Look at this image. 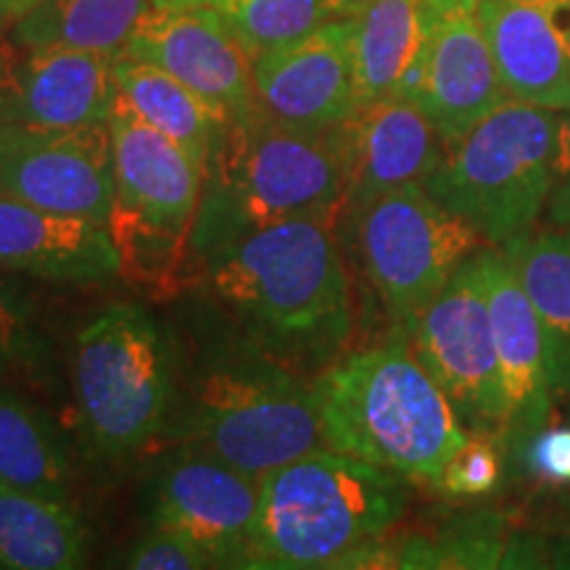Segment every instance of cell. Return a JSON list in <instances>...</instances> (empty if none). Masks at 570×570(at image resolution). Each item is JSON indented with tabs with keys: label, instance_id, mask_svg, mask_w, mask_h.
<instances>
[{
	"label": "cell",
	"instance_id": "f546056e",
	"mask_svg": "<svg viewBox=\"0 0 570 570\" xmlns=\"http://www.w3.org/2000/svg\"><path fill=\"white\" fill-rule=\"evenodd\" d=\"M504 446L489 436H470L446 462L439 489L449 497H487L499 487L504 470Z\"/></svg>",
	"mask_w": 570,
	"mask_h": 570
},
{
	"label": "cell",
	"instance_id": "8992f818",
	"mask_svg": "<svg viewBox=\"0 0 570 570\" xmlns=\"http://www.w3.org/2000/svg\"><path fill=\"white\" fill-rule=\"evenodd\" d=\"M71 386L90 444L109 460L140 454L173 412V352L140 304H111L75 341Z\"/></svg>",
	"mask_w": 570,
	"mask_h": 570
},
{
	"label": "cell",
	"instance_id": "e0dca14e",
	"mask_svg": "<svg viewBox=\"0 0 570 570\" xmlns=\"http://www.w3.org/2000/svg\"><path fill=\"white\" fill-rule=\"evenodd\" d=\"M333 132L344 164L348 217L391 190L423 185L444 151L436 127L410 98H381L356 106Z\"/></svg>",
	"mask_w": 570,
	"mask_h": 570
},
{
	"label": "cell",
	"instance_id": "9a60e30c",
	"mask_svg": "<svg viewBox=\"0 0 570 570\" xmlns=\"http://www.w3.org/2000/svg\"><path fill=\"white\" fill-rule=\"evenodd\" d=\"M148 61L225 106L233 117L252 111L254 56L214 9H156L151 6L135 24L122 53Z\"/></svg>",
	"mask_w": 570,
	"mask_h": 570
},
{
	"label": "cell",
	"instance_id": "4316f807",
	"mask_svg": "<svg viewBox=\"0 0 570 570\" xmlns=\"http://www.w3.org/2000/svg\"><path fill=\"white\" fill-rule=\"evenodd\" d=\"M223 17L256 59L338 19L327 0H230Z\"/></svg>",
	"mask_w": 570,
	"mask_h": 570
},
{
	"label": "cell",
	"instance_id": "5bb4252c",
	"mask_svg": "<svg viewBox=\"0 0 570 570\" xmlns=\"http://www.w3.org/2000/svg\"><path fill=\"white\" fill-rule=\"evenodd\" d=\"M111 53L0 40V106L11 125L82 130L109 125L117 98Z\"/></svg>",
	"mask_w": 570,
	"mask_h": 570
},
{
	"label": "cell",
	"instance_id": "cb8c5ba5",
	"mask_svg": "<svg viewBox=\"0 0 570 570\" xmlns=\"http://www.w3.org/2000/svg\"><path fill=\"white\" fill-rule=\"evenodd\" d=\"M504 248L541 320L554 399L570 396V227H537Z\"/></svg>",
	"mask_w": 570,
	"mask_h": 570
},
{
	"label": "cell",
	"instance_id": "ac0fdd59",
	"mask_svg": "<svg viewBox=\"0 0 570 570\" xmlns=\"http://www.w3.org/2000/svg\"><path fill=\"white\" fill-rule=\"evenodd\" d=\"M481 262L499 375L508 402V433H504V452H508V446L552 420L554 394L547 370L544 331L537 306L525 294L515 262L499 246H483Z\"/></svg>",
	"mask_w": 570,
	"mask_h": 570
},
{
	"label": "cell",
	"instance_id": "30bf717a",
	"mask_svg": "<svg viewBox=\"0 0 570 570\" xmlns=\"http://www.w3.org/2000/svg\"><path fill=\"white\" fill-rule=\"evenodd\" d=\"M412 352L449 396L470 436L504 446L508 402L491 331L481 248L460 265L407 333Z\"/></svg>",
	"mask_w": 570,
	"mask_h": 570
},
{
	"label": "cell",
	"instance_id": "d6a6232c",
	"mask_svg": "<svg viewBox=\"0 0 570 570\" xmlns=\"http://www.w3.org/2000/svg\"><path fill=\"white\" fill-rule=\"evenodd\" d=\"M40 0H0V40L9 38L13 27L30 13Z\"/></svg>",
	"mask_w": 570,
	"mask_h": 570
},
{
	"label": "cell",
	"instance_id": "52a82bcc",
	"mask_svg": "<svg viewBox=\"0 0 570 570\" xmlns=\"http://www.w3.org/2000/svg\"><path fill=\"white\" fill-rule=\"evenodd\" d=\"M188 439L252 479L325 449L312 386L265 352L217 365L198 381Z\"/></svg>",
	"mask_w": 570,
	"mask_h": 570
},
{
	"label": "cell",
	"instance_id": "d590c367",
	"mask_svg": "<svg viewBox=\"0 0 570 570\" xmlns=\"http://www.w3.org/2000/svg\"><path fill=\"white\" fill-rule=\"evenodd\" d=\"M367 3L370 0H327V6H331L336 17H354V13L365 9Z\"/></svg>",
	"mask_w": 570,
	"mask_h": 570
},
{
	"label": "cell",
	"instance_id": "2e32d148",
	"mask_svg": "<svg viewBox=\"0 0 570 570\" xmlns=\"http://www.w3.org/2000/svg\"><path fill=\"white\" fill-rule=\"evenodd\" d=\"M262 111L304 130H333L360 106L352 63V19L338 17L306 38L254 59Z\"/></svg>",
	"mask_w": 570,
	"mask_h": 570
},
{
	"label": "cell",
	"instance_id": "74e56055",
	"mask_svg": "<svg viewBox=\"0 0 570 570\" xmlns=\"http://www.w3.org/2000/svg\"><path fill=\"white\" fill-rule=\"evenodd\" d=\"M0 568H3V566H0Z\"/></svg>",
	"mask_w": 570,
	"mask_h": 570
},
{
	"label": "cell",
	"instance_id": "4fadbf2b",
	"mask_svg": "<svg viewBox=\"0 0 570 570\" xmlns=\"http://www.w3.org/2000/svg\"><path fill=\"white\" fill-rule=\"evenodd\" d=\"M256 508L259 479L194 444L164 462L151 487V525L194 539L214 566L248 568Z\"/></svg>",
	"mask_w": 570,
	"mask_h": 570
},
{
	"label": "cell",
	"instance_id": "d4e9b609",
	"mask_svg": "<svg viewBox=\"0 0 570 570\" xmlns=\"http://www.w3.org/2000/svg\"><path fill=\"white\" fill-rule=\"evenodd\" d=\"M0 483L69 499L71 462L61 431L40 407L0 386Z\"/></svg>",
	"mask_w": 570,
	"mask_h": 570
},
{
	"label": "cell",
	"instance_id": "836d02e7",
	"mask_svg": "<svg viewBox=\"0 0 570 570\" xmlns=\"http://www.w3.org/2000/svg\"><path fill=\"white\" fill-rule=\"evenodd\" d=\"M230 0H151L156 9H214L223 13Z\"/></svg>",
	"mask_w": 570,
	"mask_h": 570
},
{
	"label": "cell",
	"instance_id": "9c48e42d",
	"mask_svg": "<svg viewBox=\"0 0 570 570\" xmlns=\"http://www.w3.org/2000/svg\"><path fill=\"white\" fill-rule=\"evenodd\" d=\"M352 223L362 269L404 333L462 262L489 246L473 225L428 194L425 185H404L375 198Z\"/></svg>",
	"mask_w": 570,
	"mask_h": 570
},
{
	"label": "cell",
	"instance_id": "603a6c76",
	"mask_svg": "<svg viewBox=\"0 0 570 570\" xmlns=\"http://www.w3.org/2000/svg\"><path fill=\"white\" fill-rule=\"evenodd\" d=\"M88 554V531L69 499L32 494L0 483V566L71 570Z\"/></svg>",
	"mask_w": 570,
	"mask_h": 570
},
{
	"label": "cell",
	"instance_id": "e575fe53",
	"mask_svg": "<svg viewBox=\"0 0 570 570\" xmlns=\"http://www.w3.org/2000/svg\"><path fill=\"white\" fill-rule=\"evenodd\" d=\"M566 533L560 539L552 541V550H550V566H560V568H570V510L566 515Z\"/></svg>",
	"mask_w": 570,
	"mask_h": 570
},
{
	"label": "cell",
	"instance_id": "d6986e66",
	"mask_svg": "<svg viewBox=\"0 0 570 570\" xmlns=\"http://www.w3.org/2000/svg\"><path fill=\"white\" fill-rule=\"evenodd\" d=\"M479 13L508 96L570 109V0H479Z\"/></svg>",
	"mask_w": 570,
	"mask_h": 570
},
{
	"label": "cell",
	"instance_id": "277c9868",
	"mask_svg": "<svg viewBox=\"0 0 570 570\" xmlns=\"http://www.w3.org/2000/svg\"><path fill=\"white\" fill-rule=\"evenodd\" d=\"M209 194L196 217L206 254L238 235L291 219H331L344 209V164L333 130H304L256 104L233 117L209 164Z\"/></svg>",
	"mask_w": 570,
	"mask_h": 570
},
{
	"label": "cell",
	"instance_id": "83f0119b",
	"mask_svg": "<svg viewBox=\"0 0 570 570\" xmlns=\"http://www.w3.org/2000/svg\"><path fill=\"white\" fill-rule=\"evenodd\" d=\"M51 348L32 306L0 277V375L38 383L48 373Z\"/></svg>",
	"mask_w": 570,
	"mask_h": 570
},
{
	"label": "cell",
	"instance_id": "ffe728a7",
	"mask_svg": "<svg viewBox=\"0 0 570 570\" xmlns=\"http://www.w3.org/2000/svg\"><path fill=\"white\" fill-rule=\"evenodd\" d=\"M0 273L90 285L122 273V256L109 227L0 194Z\"/></svg>",
	"mask_w": 570,
	"mask_h": 570
},
{
	"label": "cell",
	"instance_id": "3957f363",
	"mask_svg": "<svg viewBox=\"0 0 570 570\" xmlns=\"http://www.w3.org/2000/svg\"><path fill=\"white\" fill-rule=\"evenodd\" d=\"M410 508V481L315 449L259 479L248 568H338L381 558V541Z\"/></svg>",
	"mask_w": 570,
	"mask_h": 570
},
{
	"label": "cell",
	"instance_id": "484cf974",
	"mask_svg": "<svg viewBox=\"0 0 570 570\" xmlns=\"http://www.w3.org/2000/svg\"><path fill=\"white\" fill-rule=\"evenodd\" d=\"M148 9L151 0H40L9 38L24 46H69L119 56Z\"/></svg>",
	"mask_w": 570,
	"mask_h": 570
},
{
	"label": "cell",
	"instance_id": "7c38bea8",
	"mask_svg": "<svg viewBox=\"0 0 570 570\" xmlns=\"http://www.w3.org/2000/svg\"><path fill=\"white\" fill-rule=\"evenodd\" d=\"M0 194L109 227L114 209L109 125L38 130L3 122Z\"/></svg>",
	"mask_w": 570,
	"mask_h": 570
},
{
	"label": "cell",
	"instance_id": "7a4b0ae2",
	"mask_svg": "<svg viewBox=\"0 0 570 570\" xmlns=\"http://www.w3.org/2000/svg\"><path fill=\"white\" fill-rule=\"evenodd\" d=\"M312 394L327 449L410 483L439 487L446 462L470 439L404 331L331 362L312 381Z\"/></svg>",
	"mask_w": 570,
	"mask_h": 570
},
{
	"label": "cell",
	"instance_id": "4dcf8cb0",
	"mask_svg": "<svg viewBox=\"0 0 570 570\" xmlns=\"http://www.w3.org/2000/svg\"><path fill=\"white\" fill-rule=\"evenodd\" d=\"M127 568L138 570H198V568H217L212 554L198 547L194 539L183 533L159 529L151 525L146 537H140L138 544L132 547L125 558Z\"/></svg>",
	"mask_w": 570,
	"mask_h": 570
},
{
	"label": "cell",
	"instance_id": "ba28073f",
	"mask_svg": "<svg viewBox=\"0 0 570 570\" xmlns=\"http://www.w3.org/2000/svg\"><path fill=\"white\" fill-rule=\"evenodd\" d=\"M109 135L114 167L109 233L122 256V269L161 275L196 227L206 167L188 148L140 119L119 96L109 114Z\"/></svg>",
	"mask_w": 570,
	"mask_h": 570
},
{
	"label": "cell",
	"instance_id": "5b68a950",
	"mask_svg": "<svg viewBox=\"0 0 570 570\" xmlns=\"http://www.w3.org/2000/svg\"><path fill=\"white\" fill-rule=\"evenodd\" d=\"M560 111L508 98L444 151L425 190L483 235L508 246L537 230L547 209Z\"/></svg>",
	"mask_w": 570,
	"mask_h": 570
},
{
	"label": "cell",
	"instance_id": "7402d4cb",
	"mask_svg": "<svg viewBox=\"0 0 570 570\" xmlns=\"http://www.w3.org/2000/svg\"><path fill=\"white\" fill-rule=\"evenodd\" d=\"M425 0H370L352 19V63L362 104L404 98L420 42Z\"/></svg>",
	"mask_w": 570,
	"mask_h": 570
},
{
	"label": "cell",
	"instance_id": "f1b7e54d",
	"mask_svg": "<svg viewBox=\"0 0 570 570\" xmlns=\"http://www.w3.org/2000/svg\"><path fill=\"white\" fill-rule=\"evenodd\" d=\"M508 458L520 473L547 489H570V423H552L508 446Z\"/></svg>",
	"mask_w": 570,
	"mask_h": 570
},
{
	"label": "cell",
	"instance_id": "6da1fadb",
	"mask_svg": "<svg viewBox=\"0 0 570 570\" xmlns=\"http://www.w3.org/2000/svg\"><path fill=\"white\" fill-rule=\"evenodd\" d=\"M214 296L277 362L323 365L348 344L354 296L331 219H291L206 254Z\"/></svg>",
	"mask_w": 570,
	"mask_h": 570
},
{
	"label": "cell",
	"instance_id": "8fae6325",
	"mask_svg": "<svg viewBox=\"0 0 570 570\" xmlns=\"http://www.w3.org/2000/svg\"><path fill=\"white\" fill-rule=\"evenodd\" d=\"M404 98L423 109L444 142L508 101L479 0H425L423 42Z\"/></svg>",
	"mask_w": 570,
	"mask_h": 570
},
{
	"label": "cell",
	"instance_id": "8d00e7d4",
	"mask_svg": "<svg viewBox=\"0 0 570 570\" xmlns=\"http://www.w3.org/2000/svg\"><path fill=\"white\" fill-rule=\"evenodd\" d=\"M3 122H6V119H3V106H0V127H3Z\"/></svg>",
	"mask_w": 570,
	"mask_h": 570
},
{
	"label": "cell",
	"instance_id": "44dd1931",
	"mask_svg": "<svg viewBox=\"0 0 570 570\" xmlns=\"http://www.w3.org/2000/svg\"><path fill=\"white\" fill-rule=\"evenodd\" d=\"M114 82H117V96L140 119L188 148L204 167L209 164L227 125L233 122V114L225 106L209 101L169 71L148 61L117 56Z\"/></svg>",
	"mask_w": 570,
	"mask_h": 570
},
{
	"label": "cell",
	"instance_id": "1f68e13d",
	"mask_svg": "<svg viewBox=\"0 0 570 570\" xmlns=\"http://www.w3.org/2000/svg\"><path fill=\"white\" fill-rule=\"evenodd\" d=\"M544 227H570V109L560 111L558 159H554V180L547 198Z\"/></svg>",
	"mask_w": 570,
	"mask_h": 570
}]
</instances>
